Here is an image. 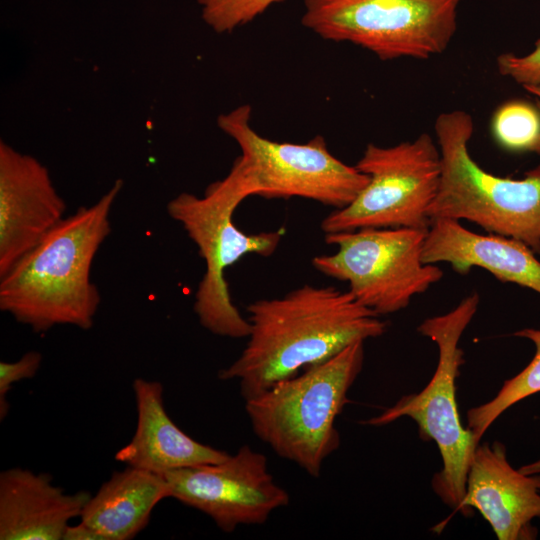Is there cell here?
Here are the masks:
<instances>
[{"mask_svg":"<svg viewBox=\"0 0 540 540\" xmlns=\"http://www.w3.org/2000/svg\"><path fill=\"white\" fill-rule=\"evenodd\" d=\"M246 310L247 343L218 374L238 380L244 400L387 329L378 314L333 286L306 284L279 298L253 301Z\"/></svg>","mask_w":540,"mask_h":540,"instance_id":"1","label":"cell"},{"mask_svg":"<svg viewBox=\"0 0 540 540\" xmlns=\"http://www.w3.org/2000/svg\"><path fill=\"white\" fill-rule=\"evenodd\" d=\"M123 184L117 179L96 203L64 217L0 276L1 311L37 333L57 325L93 327L101 294L91 267L111 232L110 212Z\"/></svg>","mask_w":540,"mask_h":540,"instance_id":"2","label":"cell"},{"mask_svg":"<svg viewBox=\"0 0 540 540\" xmlns=\"http://www.w3.org/2000/svg\"><path fill=\"white\" fill-rule=\"evenodd\" d=\"M262 185L250 160L235 159L228 174L211 183L203 196L182 192L167 204L168 215L178 222L196 245L205 272L194 295L193 309L210 333L247 338L250 323L231 299L225 270L242 257H269L277 250L284 230L247 234L233 220L238 206L250 196H261Z\"/></svg>","mask_w":540,"mask_h":540,"instance_id":"3","label":"cell"},{"mask_svg":"<svg viewBox=\"0 0 540 540\" xmlns=\"http://www.w3.org/2000/svg\"><path fill=\"white\" fill-rule=\"evenodd\" d=\"M363 362L364 341H357L245 400L253 432L278 456L319 477L324 461L340 445L336 419Z\"/></svg>","mask_w":540,"mask_h":540,"instance_id":"4","label":"cell"},{"mask_svg":"<svg viewBox=\"0 0 540 540\" xmlns=\"http://www.w3.org/2000/svg\"><path fill=\"white\" fill-rule=\"evenodd\" d=\"M434 129L441 177L427 212L430 222L467 220L489 234L517 239L540 255V165L522 179L484 170L469 153L474 122L466 111L439 114Z\"/></svg>","mask_w":540,"mask_h":540,"instance_id":"5","label":"cell"},{"mask_svg":"<svg viewBox=\"0 0 540 540\" xmlns=\"http://www.w3.org/2000/svg\"><path fill=\"white\" fill-rule=\"evenodd\" d=\"M479 295L465 297L451 311L425 319L418 332L438 347L436 370L423 390L401 397L394 405L366 421L372 426L387 425L402 417L416 422L420 437L433 440L442 458V469L432 479L439 498L457 512L464 497L468 470L479 444L463 427L456 400V379L464 363L460 338L473 319Z\"/></svg>","mask_w":540,"mask_h":540,"instance_id":"6","label":"cell"},{"mask_svg":"<svg viewBox=\"0 0 540 540\" xmlns=\"http://www.w3.org/2000/svg\"><path fill=\"white\" fill-rule=\"evenodd\" d=\"M462 0H304L302 24L319 37L360 46L383 61L429 59L457 30Z\"/></svg>","mask_w":540,"mask_h":540,"instance_id":"7","label":"cell"},{"mask_svg":"<svg viewBox=\"0 0 540 540\" xmlns=\"http://www.w3.org/2000/svg\"><path fill=\"white\" fill-rule=\"evenodd\" d=\"M427 232L404 227L325 234L337 250L311 263L319 273L348 283L354 298L379 316L395 313L443 276L438 266L423 262Z\"/></svg>","mask_w":540,"mask_h":540,"instance_id":"8","label":"cell"},{"mask_svg":"<svg viewBox=\"0 0 540 540\" xmlns=\"http://www.w3.org/2000/svg\"><path fill=\"white\" fill-rule=\"evenodd\" d=\"M369 181L346 207L321 221L325 234L363 228H429L441 177L438 145L427 133L382 147L368 144L355 165Z\"/></svg>","mask_w":540,"mask_h":540,"instance_id":"9","label":"cell"},{"mask_svg":"<svg viewBox=\"0 0 540 540\" xmlns=\"http://www.w3.org/2000/svg\"><path fill=\"white\" fill-rule=\"evenodd\" d=\"M251 107L239 106L218 117L219 128L254 166L265 199L301 197L335 210L348 206L365 188L368 175L336 158L322 136L303 144L277 142L250 125Z\"/></svg>","mask_w":540,"mask_h":540,"instance_id":"10","label":"cell"},{"mask_svg":"<svg viewBox=\"0 0 540 540\" xmlns=\"http://www.w3.org/2000/svg\"><path fill=\"white\" fill-rule=\"evenodd\" d=\"M164 476L171 498L208 515L226 533L241 525L263 524L290 501L269 472L265 455L248 445L221 462L177 469Z\"/></svg>","mask_w":540,"mask_h":540,"instance_id":"11","label":"cell"},{"mask_svg":"<svg viewBox=\"0 0 540 540\" xmlns=\"http://www.w3.org/2000/svg\"><path fill=\"white\" fill-rule=\"evenodd\" d=\"M65 211L46 166L0 141V276L32 250Z\"/></svg>","mask_w":540,"mask_h":540,"instance_id":"12","label":"cell"},{"mask_svg":"<svg viewBox=\"0 0 540 540\" xmlns=\"http://www.w3.org/2000/svg\"><path fill=\"white\" fill-rule=\"evenodd\" d=\"M470 508L481 513L499 540L535 539L532 521L540 518V473L514 469L499 441L478 444L457 512Z\"/></svg>","mask_w":540,"mask_h":540,"instance_id":"13","label":"cell"},{"mask_svg":"<svg viewBox=\"0 0 540 540\" xmlns=\"http://www.w3.org/2000/svg\"><path fill=\"white\" fill-rule=\"evenodd\" d=\"M523 242L497 234L474 233L460 221H431L423 248L426 264L448 263L460 274L479 267L505 283L540 294V261Z\"/></svg>","mask_w":540,"mask_h":540,"instance_id":"14","label":"cell"},{"mask_svg":"<svg viewBox=\"0 0 540 540\" xmlns=\"http://www.w3.org/2000/svg\"><path fill=\"white\" fill-rule=\"evenodd\" d=\"M91 495L66 493L48 473L10 468L0 473V539L63 540Z\"/></svg>","mask_w":540,"mask_h":540,"instance_id":"15","label":"cell"},{"mask_svg":"<svg viewBox=\"0 0 540 540\" xmlns=\"http://www.w3.org/2000/svg\"><path fill=\"white\" fill-rule=\"evenodd\" d=\"M133 391L137 426L130 442L116 452L117 461L164 475L228 457L226 452L193 439L174 423L165 409L160 382L137 378Z\"/></svg>","mask_w":540,"mask_h":540,"instance_id":"16","label":"cell"},{"mask_svg":"<svg viewBox=\"0 0 540 540\" xmlns=\"http://www.w3.org/2000/svg\"><path fill=\"white\" fill-rule=\"evenodd\" d=\"M168 497L171 491L164 475L127 466L89 498L80 520L103 540H129L148 525L153 509Z\"/></svg>","mask_w":540,"mask_h":540,"instance_id":"17","label":"cell"},{"mask_svg":"<svg viewBox=\"0 0 540 540\" xmlns=\"http://www.w3.org/2000/svg\"><path fill=\"white\" fill-rule=\"evenodd\" d=\"M514 336L530 340L535 347L534 356L521 372L503 383L495 397L467 411L466 428L478 443L503 412L517 402L540 392V329L524 328L515 332Z\"/></svg>","mask_w":540,"mask_h":540,"instance_id":"18","label":"cell"},{"mask_svg":"<svg viewBox=\"0 0 540 540\" xmlns=\"http://www.w3.org/2000/svg\"><path fill=\"white\" fill-rule=\"evenodd\" d=\"M491 130L502 148L511 152L533 151L540 137V113L527 101H507L495 111Z\"/></svg>","mask_w":540,"mask_h":540,"instance_id":"19","label":"cell"},{"mask_svg":"<svg viewBox=\"0 0 540 540\" xmlns=\"http://www.w3.org/2000/svg\"><path fill=\"white\" fill-rule=\"evenodd\" d=\"M203 21L217 33H230L283 0H196Z\"/></svg>","mask_w":540,"mask_h":540,"instance_id":"20","label":"cell"},{"mask_svg":"<svg viewBox=\"0 0 540 540\" xmlns=\"http://www.w3.org/2000/svg\"><path fill=\"white\" fill-rule=\"evenodd\" d=\"M496 65L502 76L522 86L540 85V39L536 41L535 49L525 56L512 52L500 54Z\"/></svg>","mask_w":540,"mask_h":540,"instance_id":"21","label":"cell"},{"mask_svg":"<svg viewBox=\"0 0 540 540\" xmlns=\"http://www.w3.org/2000/svg\"><path fill=\"white\" fill-rule=\"evenodd\" d=\"M42 362V355L38 351H29L15 362H0V419L3 420L9 411L7 394L12 385L23 380L33 378L38 372Z\"/></svg>","mask_w":540,"mask_h":540,"instance_id":"22","label":"cell"},{"mask_svg":"<svg viewBox=\"0 0 540 540\" xmlns=\"http://www.w3.org/2000/svg\"><path fill=\"white\" fill-rule=\"evenodd\" d=\"M63 540H103L92 527L79 521L75 525H69L64 533Z\"/></svg>","mask_w":540,"mask_h":540,"instance_id":"23","label":"cell"},{"mask_svg":"<svg viewBox=\"0 0 540 540\" xmlns=\"http://www.w3.org/2000/svg\"><path fill=\"white\" fill-rule=\"evenodd\" d=\"M523 88L529 92L530 94L534 95L536 98V107L540 113V85H526L523 86ZM533 152L537 153L540 156V137L533 149Z\"/></svg>","mask_w":540,"mask_h":540,"instance_id":"24","label":"cell"},{"mask_svg":"<svg viewBox=\"0 0 540 540\" xmlns=\"http://www.w3.org/2000/svg\"><path fill=\"white\" fill-rule=\"evenodd\" d=\"M520 470L525 474H539L540 473V459L534 463L521 467Z\"/></svg>","mask_w":540,"mask_h":540,"instance_id":"25","label":"cell"}]
</instances>
